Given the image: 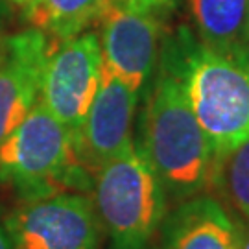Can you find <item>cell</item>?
<instances>
[{
  "label": "cell",
  "instance_id": "15",
  "mask_svg": "<svg viewBox=\"0 0 249 249\" xmlns=\"http://www.w3.org/2000/svg\"><path fill=\"white\" fill-rule=\"evenodd\" d=\"M238 223V242H236V249H249V223L242 222L238 218H234Z\"/></svg>",
  "mask_w": 249,
  "mask_h": 249
},
{
  "label": "cell",
  "instance_id": "2",
  "mask_svg": "<svg viewBox=\"0 0 249 249\" xmlns=\"http://www.w3.org/2000/svg\"><path fill=\"white\" fill-rule=\"evenodd\" d=\"M164 53L176 65L214 157L249 139V57L214 52L188 32Z\"/></svg>",
  "mask_w": 249,
  "mask_h": 249
},
{
  "label": "cell",
  "instance_id": "14",
  "mask_svg": "<svg viewBox=\"0 0 249 249\" xmlns=\"http://www.w3.org/2000/svg\"><path fill=\"white\" fill-rule=\"evenodd\" d=\"M127 2H131V4L139 6V8L148 9V11H153V13H155V11H159V9L170 6L174 0H127Z\"/></svg>",
  "mask_w": 249,
  "mask_h": 249
},
{
  "label": "cell",
  "instance_id": "10",
  "mask_svg": "<svg viewBox=\"0 0 249 249\" xmlns=\"http://www.w3.org/2000/svg\"><path fill=\"white\" fill-rule=\"evenodd\" d=\"M238 223L213 194H197L166 213L159 249H236Z\"/></svg>",
  "mask_w": 249,
  "mask_h": 249
},
{
  "label": "cell",
  "instance_id": "16",
  "mask_svg": "<svg viewBox=\"0 0 249 249\" xmlns=\"http://www.w3.org/2000/svg\"><path fill=\"white\" fill-rule=\"evenodd\" d=\"M0 249H13L8 232H6V227H2V225H0Z\"/></svg>",
  "mask_w": 249,
  "mask_h": 249
},
{
  "label": "cell",
  "instance_id": "11",
  "mask_svg": "<svg viewBox=\"0 0 249 249\" xmlns=\"http://www.w3.org/2000/svg\"><path fill=\"white\" fill-rule=\"evenodd\" d=\"M199 43L214 52L249 57V0H188Z\"/></svg>",
  "mask_w": 249,
  "mask_h": 249
},
{
  "label": "cell",
  "instance_id": "3",
  "mask_svg": "<svg viewBox=\"0 0 249 249\" xmlns=\"http://www.w3.org/2000/svg\"><path fill=\"white\" fill-rule=\"evenodd\" d=\"M0 181L24 201L92 188L72 133L41 102L0 142Z\"/></svg>",
  "mask_w": 249,
  "mask_h": 249
},
{
  "label": "cell",
  "instance_id": "4",
  "mask_svg": "<svg viewBox=\"0 0 249 249\" xmlns=\"http://www.w3.org/2000/svg\"><path fill=\"white\" fill-rule=\"evenodd\" d=\"M92 201L109 249H159L170 201L135 144L94 172Z\"/></svg>",
  "mask_w": 249,
  "mask_h": 249
},
{
  "label": "cell",
  "instance_id": "1",
  "mask_svg": "<svg viewBox=\"0 0 249 249\" xmlns=\"http://www.w3.org/2000/svg\"><path fill=\"white\" fill-rule=\"evenodd\" d=\"M133 144L159 179L170 203L209 190L213 148L192 111L176 65L164 52Z\"/></svg>",
  "mask_w": 249,
  "mask_h": 249
},
{
  "label": "cell",
  "instance_id": "12",
  "mask_svg": "<svg viewBox=\"0 0 249 249\" xmlns=\"http://www.w3.org/2000/svg\"><path fill=\"white\" fill-rule=\"evenodd\" d=\"M109 0H32L24 6L32 28L57 43L80 36L98 22Z\"/></svg>",
  "mask_w": 249,
  "mask_h": 249
},
{
  "label": "cell",
  "instance_id": "7",
  "mask_svg": "<svg viewBox=\"0 0 249 249\" xmlns=\"http://www.w3.org/2000/svg\"><path fill=\"white\" fill-rule=\"evenodd\" d=\"M104 67L133 90L142 89L159 53V20L127 0H109L100 17Z\"/></svg>",
  "mask_w": 249,
  "mask_h": 249
},
{
  "label": "cell",
  "instance_id": "17",
  "mask_svg": "<svg viewBox=\"0 0 249 249\" xmlns=\"http://www.w3.org/2000/svg\"><path fill=\"white\" fill-rule=\"evenodd\" d=\"M9 2H13V4H17V6H20V8H24V6H28L32 0H9Z\"/></svg>",
  "mask_w": 249,
  "mask_h": 249
},
{
  "label": "cell",
  "instance_id": "5",
  "mask_svg": "<svg viewBox=\"0 0 249 249\" xmlns=\"http://www.w3.org/2000/svg\"><path fill=\"white\" fill-rule=\"evenodd\" d=\"M4 227L13 249H100L102 242L94 201L80 192L24 201Z\"/></svg>",
  "mask_w": 249,
  "mask_h": 249
},
{
  "label": "cell",
  "instance_id": "13",
  "mask_svg": "<svg viewBox=\"0 0 249 249\" xmlns=\"http://www.w3.org/2000/svg\"><path fill=\"white\" fill-rule=\"evenodd\" d=\"M209 190H216L234 218L249 223V139L214 157Z\"/></svg>",
  "mask_w": 249,
  "mask_h": 249
},
{
  "label": "cell",
  "instance_id": "8",
  "mask_svg": "<svg viewBox=\"0 0 249 249\" xmlns=\"http://www.w3.org/2000/svg\"><path fill=\"white\" fill-rule=\"evenodd\" d=\"M139 92L109 69H102L98 90L76 139L81 164L94 176L106 162L133 148V118Z\"/></svg>",
  "mask_w": 249,
  "mask_h": 249
},
{
  "label": "cell",
  "instance_id": "9",
  "mask_svg": "<svg viewBox=\"0 0 249 249\" xmlns=\"http://www.w3.org/2000/svg\"><path fill=\"white\" fill-rule=\"evenodd\" d=\"M50 37L30 28L4 39L0 57V142L39 102Z\"/></svg>",
  "mask_w": 249,
  "mask_h": 249
},
{
  "label": "cell",
  "instance_id": "18",
  "mask_svg": "<svg viewBox=\"0 0 249 249\" xmlns=\"http://www.w3.org/2000/svg\"><path fill=\"white\" fill-rule=\"evenodd\" d=\"M4 39H6V37H0V57H2V53H4Z\"/></svg>",
  "mask_w": 249,
  "mask_h": 249
},
{
  "label": "cell",
  "instance_id": "6",
  "mask_svg": "<svg viewBox=\"0 0 249 249\" xmlns=\"http://www.w3.org/2000/svg\"><path fill=\"white\" fill-rule=\"evenodd\" d=\"M102 69L104 55L96 32L59 41L46 59L39 102L71 131L74 144L98 90Z\"/></svg>",
  "mask_w": 249,
  "mask_h": 249
}]
</instances>
